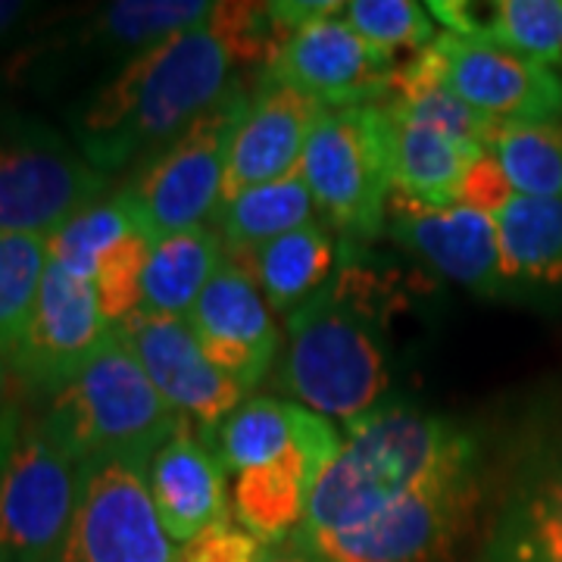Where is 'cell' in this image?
I'll use <instances>...</instances> for the list:
<instances>
[{"label": "cell", "mask_w": 562, "mask_h": 562, "mask_svg": "<svg viewBox=\"0 0 562 562\" xmlns=\"http://www.w3.org/2000/svg\"><path fill=\"white\" fill-rule=\"evenodd\" d=\"M235 66L213 25L160 41L69 103V138L106 179L132 172L220 101L235 85Z\"/></svg>", "instance_id": "1"}, {"label": "cell", "mask_w": 562, "mask_h": 562, "mask_svg": "<svg viewBox=\"0 0 562 562\" xmlns=\"http://www.w3.org/2000/svg\"><path fill=\"white\" fill-rule=\"evenodd\" d=\"M394 281L341 241V262L316 297L288 316L279 384L325 419L350 422L382 409L391 391L387 325Z\"/></svg>", "instance_id": "2"}, {"label": "cell", "mask_w": 562, "mask_h": 562, "mask_svg": "<svg viewBox=\"0 0 562 562\" xmlns=\"http://www.w3.org/2000/svg\"><path fill=\"white\" fill-rule=\"evenodd\" d=\"M457 435L460 425L409 406H382L350 422L291 541L341 535L372 522L441 460Z\"/></svg>", "instance_id": "3"}, {"label": "cell", "mask_w": 562, "mask_h": 562, "mask_svg": "<svg viewBox=\"0 0 562 562\" xmlns=\"http://www.w3.org/2000/svg\"><path fill=\"white\" fill-rule=\"evenodd\" d=\"M181 422L144 375L135 353L113 335L79 372L47 394L35 422L63 457L81 465L101 457H150Z\"/></svg>", "instance_id": "4"}, {"label": "cell", "mask_w": 562, "mask_h": 562, "mask_svg": "<svg viewBox=\"0 0 562 562\" xmlns=\"http://www.w3.org/2000/svg\"><path fill=\"white\" fill-rule=\"evenodd\" d=\"M479 503V443L460 431L441 460L372 522L291 543L316 562H441L469 531Z\"/></svg>", "instance_id": "5"}, {"label": "cell", "mask_w": 562, "mask_h": 562, "mask_svg": "<svg viewBox=\"0 0 562 562\" xmlns=\"http://www.w3.org/2000/svg\"><path fill=\"white\" fill-rule=\"evenodd\" d=\"M247 103L250 91L235 81L179 138L138 162L122 188H116L150 244L188 228H201L203 222L213 220L222 198L228 150Z\"/></svg>", "instance_id": "6"}, {"label": "cell", "mask_w": 562, "mask_h": 562, "mask_svg": "<svg viewBox=\"0 0 562 562\" xmlns=\"http://www.w3.org/2000/svg\"><path fill=\"white\" fill-rule=\"evenodd\" d=\"M206 0H116L94 7L47 35H29L7 63V79L32 91L76 79L85 69H120L140 50L210 25Z\"/></svg>", "instance_id": "7"}, {"label": "cell", "mask_w": 562, "mask_h": 562, "mask_svg": "<svg viewBox=\"0 0 562 562\" xmlns=\"http://www.w3.org/2000/svg\"><path fill=\"white\" fill-rule=\"evenodd\" d=\"M110 179L79 144L35 113L0 101V228L54 235L85 206L103 201Z\"/></svg>", "instance_id": "8"}, {"label": "cell", "mask_w": 562, "mask_h": 562, "mask_svg": "<svg viewBox=\"0 0 562 562\" xmlns=\"http://www.w3.org/2000/svg\"><path fill=\"white\" fill-rule=\"evenodd\" d=\"M301 172L316 210L344 244L372 241L394 191L382 106L325 110L306 140Z\"/></svg>", "instance_id": "9"}, {"label": "cell", "mask_w": 562, "mask_h": 562, "mask_svg": "<svg viewBox=\"0 0 562 562\" xmlns=\"http://www.w3.org/2000/svg\"><path fill=\"white\" fill-rule=\"evenodd\" d=\"M147 487V460L101 457L79 465V501L57 562H179Z\"/></svg>", "instance_id": "10"}, {"label": "cell", "mask_w": 562, "mask_h": 562, "mask_svg": "<svg viewBox=\"0 0 562 562\" xmlns=\"http://www.w3.org/2000/svg\"><path fill=\"white\" fill-rule=\"evenodd\" d=\"M79 501V465L32 422L0 465V562H57Z\"/></svg>", "instance_id": "11"}, {"label": "cell", "mask_w": 562, "mask_h": 562, "mask_svg": "<svg viewBox=\"0 0 562 562\" xmlns=\"http://www.w3.org/2000/svg\"><path fill=\"white\" fill-rule=\"evenodd\" d=\"M401 66L394 50L362 38L344 16H328L281 41L262 79L301 91L322 110H350L382 103Z\"/></svg>", "instance_id": "12"}, {"label": "cell", "mask_w": 562, "mask_h": 562, "mask_svg": "<svg viewBox=\"0 0 562 562\" xmlns=\"http://www.w3.org/2000/svg\"><path fill=\"white\" fill-rule=\"evenodd\" d=\"M413 60L487 120L562 122V76L543 63L450 32H438Z\"/></svg>", "instance_id": "13"}, {"label": "cell", "mask_w": 562, "mask_h": 562, "mask_svg": "<svg viewBox=\"0 0 562 562\" xmlns=\"http://www.w3.org/2000/svg\"><path fill=\"white\" fill-rule=\"evenodd\" d=\"M120 341L135 353L144 375L160 391L179 419L191 422L203 441H213L216 428L247 397L241 384L232 382L191 331L188 319L138 310L116 328Z\"/></svg>", "instance_id": "14"}, {"label": "cell", "mask_w": 562, "mask_h": 562, "mask_svg": "<svg viewBox=\"0 0 562 562\" xmlns=\"http://www.w3.org/2000/svg\"><path fill=\"white\" fill-rule=\"evenodd\" d=\"M113 335L116 328L103 316L94 284L47 260L32 319L7 362L22 387L54 394Z\"/></svg>", "instance_id": "15"}, {"label": "cell", "mask_w": 562, "mask_h": 562, "mask_svg": "<svg viewBox=\"0 0 562 562\" xmlns=\"http://www.w3.org/2000/svg\"><path fill=\"white\" fill-rule=\"evenodd\" d=\"M384 228L409 254L428 262L443 279L494 297L509 288L503 276L501 238L491 216L469 206H431L391 191Z\"/></svg>", "instance_id": "16"}, {"label": "cell", "mask_w": 562, "mask_h": 562, "mask_svg": "<svg viewBox=\"0 0 562 562\" xmlns=\"http://www.w3.org/2000/svg\"><path fill=\"white\" fill-rule=\"evenodd\" d=\"M184 319L206 357L244 391L257 387L276 362L279 328L244 262L225 257Z\"/></svg>", "instance_id": "17"}, {"label": "cell", "mask_w": 562, "mask_h": 562, "mask_svg": "<svg viewBox=\"0 0 562 562\" xmlns=\"http://www.w3.org/2000/svg\"><path fill=\"white\" fill-rule=\"evenodd\" d=\"M322 113L325 110L319 103L310 101L301 91L281 81L262 79L260 88L250 94L232 140L220 203L238 198L247 188L284 179L301 169L306 140Z\"/></svg>", "instance_id": "18"}, {"label": "cell", "mask_w": 562, "mask_h": 562, "mask_svg": "<svg viewBox=\"0 0 562 562\" xmlns=\"http://www.w3.org/2000/svg\"><path fill=\"white\" fill-rule=\"evenodd\" d=\"M338 450H341L338 428L322 416L310 428V435L279 462L235 475V487H232L235 519L250 535H257L266 547H281L291 541L310 513V501L322 472L338 457Z\"/></svg>", "instance_id": "19"}, {"label": "cell", "mask_w": 562, "mask_h": 562, "mask_svg": "<svg viewBox=\"0 0 562 562\" xmlns=\"http://www.w3.org/2000/svg\"><path fill=\"white\" fill-rule=\"evenodd\" d=\"M147 487L162 528L176 543L194 541L203 528L228 516L225 465L191 422H181L176 435L150 457Z\"/></svg>", "instance_id": "20"}, {"label": "cell", "mask_w": 562, "mask_h": 562, "mask_svg": "<svg viewBox=\"0 0 562 562\" xmlns=\"http://www.w3.org/2000/svg\"><path fill=\"white\" fill-rule=\"evenodd\" d=\"M384 116V140L394 191L431 206H453L469 166L482 160L484 147L447 135L428 122L409 120L387 103H379Z\"/></svg>", "instance_id": "21"}, {"label": "cell", "mask_w": 562, "mask_h": 562, "mask_svg": "<svg viewBox=\"0 0 562 562\" xmlns=\"http://www.w3.org/2000/svg\"><path fill=\"white\" fill-rule=\"evenodd\" d=\"M428 13L450 35L487 41L543 66L562 63V0H435Z\"/></svg>", "instance_id": "22"}, {"label": "cell", "mask_w": 562, "mask_h": 562, "mask_svg": "<svg viewBox=\"0 0 562 562\" xmlns=\"http://www.w3.org/2000/svg\"><path fill=\"white\" fill-rule=\"evenodd\" d=\"M338 244L322 222H306L301 228L262 244L247 257H232L247 266L272 313L291 316L310 297H316L338 269Z\"/></svg>", "instance_id": "23"}, {"label": "cell", "mask_w": 562, "mask_h": 562, "mask_svg": "<svg viewBox=\"0 0 562 562\" xmlns=\"http://www.w3.org/2000/svg\"><path fill=\"white\" fill-rule=\"evenodd\" d=\"M484 562H562V462L503 503Z\"/></svg>", "instance_id": "24"}, {"label": "cell", "mask_w": 562, "mask_h": 562, "mask_svg": "<svg viewBox=\"0 0 562 562\" xmlns=\"http://www.w3.org/2000/svg\"><path fill=\"white\" fill-rule=\"evenodd\" d=\"M222 262L225 244L210 225L154 241L140 281V310L184 319Z\"/></svg>", "instance_id": "25"}, {"label": "cell", "mask_w": 562, "mask_h": 562, "mask_svg": "<svg viewBox=\"0 0 562 562\" xmlns=\"http://www.w3.org/2000/svg\"><path fill=\"white\" fill-rule=\"evenodd\" d=\"M316 203L301 169L257 188H247L238 198L222 201L213 213V228L225 244V257H247L262 244L313 222Z\"/></svg>", "instance_id": "26"}, {"label": "cell", "mask_w": 562, "mask_h": 562, "mask_svg": "<svg viewBox=\"0 0 562 562\" xmlns=\"http://www.w3.org/2000/svg\"><path fill=\"white\" fill-rule=\"evenodd\" d=\"M319 413L294 401L279 397H254L244 401L213 435V450L225 465V472L241 475L247 469H260L279 462L310 435L319 422Z\"/></svg>", "instance_id": "27"}, {"label": "cell", "mask_w": 562, "mask_h": 562, "mask_svg": "<svg viewBox=\"0 0 562 562\" xmlns=\"http://www.w3.org/2000/svg\"><path fill=\"white\" fill-rule=\"evenodd\" d=\"M491 220L509 284H562V198L516 194Z\"/></svg>", "instance_id": "28"}, {"label": "cell", "mask_w": 562, "mask_h": 562, "mask_svg": "<svg viewBox=\"0 0 562 562\" xmlns=\"http://www.w3.org/2000/svg\"><path fill=\"white\" fill-rule=\"evenodd\" d=\"M487 150L516 194L562 198V122H494Z\"/></svg>", "instance_id": "29"}, {"label": "cell", "mask_w": 562, "mask_h": 562, "mask_svg": "<svg viewBox=\"0 0 562 562\" xmlns=\"http://www.w3.org/2000/svg\"><path fill=\"white\" fill-rule=\"evenodd\" d=\"M135 232H140L138 222L113 191L103 201L85 206L69 222H63L54 235H47V257L69 276L91 281L103 257Z\"/></svg>", "instance_id": "30"}, {"label": "cell", "mask_w": 562, "mask_h": 562, "mask_svg": "<svg viewBox=\"0 0 562 562\" xmlns=\"http://www.w3.org/2000/svg\"><path fill=\"white\" fill-rule=\"evenodd\" d=\"M47 238L0 228V357L10 360L38 301L47 272Z\"/></svg>", "instance_id": "31"}, {"label": "cell", "mask_w": 562, "mask_h": 562, "mask_svg": "<svg viewBox=\"0 0 562 562\" xmlns=\"http://www.w3.org/2000/svg\"><path fill=\"white\" fill-rule=\"evenodd\" d=\"M341 16L362 38L394 54L403 47H416L419 54L422 47L438 38L428 7L416 0H353L344 3Z\"/></svg>", "instance_id": "32"}, {"label": "cell", "mask_w": 562, "mask_h": 562, "mask_svg": "<svg viewBox=\"0 0 562 562\" xmlns=\"http://www.w3.org/2000/svg\"><path fill=\"white\" fill-rule=\"evenodd\" d=\"M266 543L250 535L238 519L225 516L203 528L194 541L181 543L179 562H260Z\"/></svg>", "instance_id": "33"}, {"label": "cell", "mask_w": 562, "mask_h": 562, "mask_svg": "<svg viewBox=\"0 0 562 562\" xmlns=\"http://www.w3.org/2000/svg\"><path fill=\"white\" fill-rule=\"evenodd\" d=\"M513 198H516V188L509 184L497 157L487 150L482 160L469 166V172H465V179L460 184V201L457 203L469 206V210H479L484 216H497Z\"/></svg>", "instance_id": "34"}, {"label": "cell", "mask_w": 562, "mask_h": 562, "mask_svg": "<svg viewBox=\"0 0 562 562\" xmlns=\"http://www.w3.org/2000/svg\"><path fill=\"white\" fill-rule=\"evenodd\" d=\"M41 3L25 0H0V66L10 63V57L29 38V25L41 16Z\"/></svg>", "instance_id": "35"}, {"label": "cell", "mask_w": 562, "mask_h": 562, "mask_svg": "<svg viewBox=\"0 0 562 562\" xmlns=\"http://www.w3.org/2000/svg\"><path fill=\"white\" fill-rule=\"evenodd\" d=\"M20 413H16L13 406H3V409H0V465L10 457V450H13L16 438H20Z\"/></svg>", "instance_id": "36"}, {"label": "cell", "mask_w": 562, "mask_h": 562, "mask_svg": "<svg viewBox=\"0 0 562 562\" xmlns=\"http://www.w3.org/2000/svg\"><path fill=\"white\" fill-rule=\"evenodd\" d=\"M260 562H316L310 553H303L301 547H294V543H281V547H266V553H262Z\"/></svg>", "instance_id": "37"}, {"label": "cell", "mask_w": 562, "mask_h": 562, "mask_svg": "<svg viewBox=\"0 0 562 562\" xmlns=\"http://www.w3.org/2000/svg\"><path fill=\"white\" fill-rule=\"evenodd\" d=\"M10 379H13V372H10V362L0 357V409L7 406V391H10Z\"/></svg>", "instance_id": "38"}]
</instances>
